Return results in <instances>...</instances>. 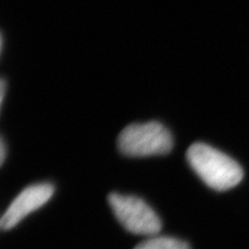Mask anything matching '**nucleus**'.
<instances>
[{"instance_id":"1","label":"nucleus","mask_w":249,"mask_h":249,"mask_svg":"<svg viewBox=\"0 0 249 249\" xmlns=\"http://www.w3.org/2000/svg\"><path fill=\"white\" fill-rule=\"evenodd\" d=\"M187 160L195 173L214 191H229L244 178L240 165L205 143L192 144L187 150Z\"/></svg>"},{"instance_id":"2","label":"nucleus","mask_w":249,"mask_h":249,"mask_svg":"<svg viewBox=\"0 0 249 249\" xmlns=\"http://www.w3.org/2000/svg\"><path fill=\"white\" fill-rule=\"evenodd\" d=\"M118 145L130 157L165 155L172 150L173 139L169 129L157 121L133 124L120 133Z\"/></svg>"},{"instance_id":"3","label":"nucleus","mask_w":249,"mask_h":249,"mask_svg":"<svg viewBox=\"0 0 249 249\" xmlns=\"http://www.w3.org/2000/svg\"><path fill=\"white\" fill-rule=\"evenodd\" d=\"M108 203L119 223L130 233L155 236L161 230L160 217L140 197L113 193L108 195Z\"/></svg>"},{"instance_id":"4","label":"nucleus","mask_w":249,"mask_h":249,"mask_svg":"<svg viewBox=\"0 0 249 249\" xmlns=\"http://www.w3.org/2000/svg\"><path fill=\"white\" fill-rule=\"evenodd\" d=\"M54 187L51 183H36L24 188L0 218V229L11 230L24 217L44 205L52 197Z\"/></svg>"},{"instance_id":"5","label":"nucleus","mask_w":249,"mask_h":249,"mask_svg":"<svg viewBox=\"0 0 249 249\" xmlns=\"http://www.w3.org/2000/svg\"><path fill=\"white\" fill-rule=\"evenodd\" d=\"M134 249H191L186 241L172 236H151Z\"/></svg>"},{"instance_id":"6","label":"nucleus","mask_w":249,"mask_h":249,"mask_svg":"<svg viewBox=\"0 0 249 249\" xmlns=\"http://www.w3.org/2000/svg\"><path fill=\"white\" fill-rule=\"evenodd\" d=\"M6 158V147H5V143L2 141L1 138H0V166H1L2 163H4Z\"/></svg>"},{"instance_id":"7","label":"nucleus","mask_w":249,"mask_h":249,"mask_svg":"<svg viewBox=\"0 0 249 249\" xmlns=\"http://www.w3.org/2000/svg\"><path fill=\"white\" fill-rule=\"evenodd\" d=\"M6 92V82L2 79H0V107H1L2 101H4Z\"/></svg>"},{"instance_id":"8","label":"nucleus","mask_w":249,"mask_h":249,"mask_svg":"<svg viewBox=\"0 0 249 249\" xmlns=\"http://www.w3.org/2000/svg\"><path fill=\"white\" fill-rule=\"evenodd\" d=\"M0 50H1V37H0Z\"/></svg>"}]
</instances>
